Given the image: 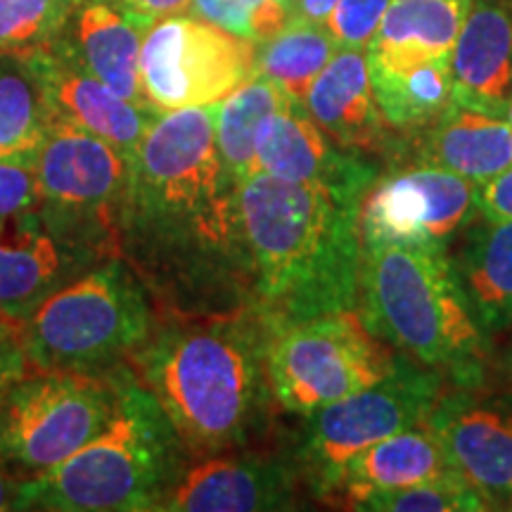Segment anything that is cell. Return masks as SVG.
I'll list each match as a JSON object with an SVG mask.
<instances>
[{"instance_id": "6da1fadb", "label": "cell", "mask_w": 512, "mask_h": 512, "mask_svg": "<svg viewBox=\"0 0 512 512\" xmlns=\"http://www.w3.org/2000/svg\"><path fill=\"white\" fill-rule=\"evenodd\" d=\"M238 188L216 147V105L164 112L131 155L119 256L162 316L254 306Z\"/></svg>"}, {"instance_id": "7a4b0ae2", "label": "cell", "mask_w": 512, "mask_h": 512, "mask_svg": "<svg viewBox=\"0 0 512 512\" xmlns=\"http://www.w3.org/2000/svg\"><path fill=\"white\" fill-rule=\"evenodd\" d=\"M266 337V320L254 306L214 316L159 313L128 358L190 460L240 451L268 432L275 399Z\"/></svg>"}, {"instance_id": "3957f363", "label": "cell", "mask_w": 512, "mask_h": 512, "mask_svg": "<svg viewBox=\"0 0 512 512\" xmlns=\"http://www.w3.org/2000/svg\"><path fill=\"white\" fill-rule=\"evenodd\" d=\"M363 197L254 171L238 188L254 309L266 323L356 309Z\"/></svg>"}, {"instance_id": "277c9868", "label": "cell", "mask_w": 512, "mask_h": 512, "mask_svg": "<svg viewBox=\"0 0 512 512\" xmlns=\"http://www.w3.org/2000/svg\"><path fill=\"white\" fill-rule=\"evenodd\" d=\"M117 408L98 437L22 482L19 510L159 512L188 451L131 366L117 370Z\"/></svg>"}, {"instance_id": "5b68a950", "label": "cell", "mask_w": 512, "mask_h": 512, "mask_svg": "<svg viewBox=\"0 0 512 512\" xmlns=\"http://www.w3.org/2000/svg\"><path fill=\"white\" fill-rule=\"evenodd\" d=\"M358 294L377 337L463 387L482 380L486 342L446 249L363 245Z\"/></svg>"}, {"instance_id": "8992f818", "label": "cell", "mask_w": 512, "mask_h": 512, "mask_svg": "<svg viewBox=\"0 0 512 512\" xmlns=\"http://www.w3.org/2000/svg\"><path fill=\"white\" fill-rule=\"evenodd\" d=\"M159 320L143 280L121 256L100 261L24 320L31 370L110 375Z\"/></svg>"}, {"instance_id": "52a82bcc", "label": "cell", "mask_w": 512, "mask_h": 512, "mask_svg": "<svg viewBox=\"0 0 512 512\" xmlns=\"http://www.w3.org/2000/svg\"><path fill=\"white\" fill-rule=\"evenodd\" d=\"M266 328L275 406L299 418L361 392L396 368V358L356 309L266 323Z\"/></svg>"}, {"instance_id": "ba28073f", "label": "cell", "mask_w": 512, "mask_h": 512, "mask_svg": "<svg viewBox=\"0 0 512 512\" xmlns=\"http://www.w3.org/2000/svg\"><path fill=\"white\" fill-rule=\"evenodd\" d=\"M117 370H29L10 384L0 396V465L29 482L98 437L117 408Z\"/></svg>"}, {"instance_id": "9c48e42d", "label": "cell", "mask_w": 512, "mask_h": 512, "mask_svg": "<svg viewBox=\"0 0 512 512\" xmlns=\"http://www.w3.org/2000/svg\"><path fill=\"white\" fill-rule=\"evenodd\" d=\"M441 396V373L399 358L384 380L306 415L294 465L311 494L328 501L342 467L356 453L422 422Z\"/></svg>"}, {"instance_id": "30bf717a", "label": "cell", "mask_w": 512, "mask_h": 512, "mask_svg": "<svg viewBox=\"0 0 512 512\" xmlns=\"http://www.w3.org/2000/svg\"><path fill=\"white\" fill-rule=\"evenodd\" d=\"M124 152L81 128L53 124L36 159L38 214L57 238L98 259L119 254Z\"/></svg>"}, {"instance_id": "8fae6325", "label": "cell", "mask_w": 512, "mask_h": 512, "mask_svg": "<svg viewBox=\"0 0 512 512\" xmlns=\"http://www.w3.org/2000/svg\"><path fill=\"white\" fill-rule=\"evenodd\" d=\"M256 43L195 15L157 19L143 36L140 76L159 112L226 100L254 74Z\"/></svg>"}, {"instance_id": "7c38bea8", "label": "cell", "mask_w": 512, "mask_h": 512, "mask_svg": "<svg viewBox=\"0 0 512 512\" xmlns=\"http://www.w3.org/2000/svg\"><path fill=\"white\" fill-rule=\"evenodd\" d=\"M477 188L430 164L375 178L358 211L363 245L446 249L475 219Z\"/></svg>"}, {"instance_id": "4fadbf2b", "label": "cell", "mask_w": 512, "mask_h": 512, "mask_svg": "<svg viewBox=\"0 0 512 512\" xmlns=\"http://www.w3.org/2000/svg\"><path fill=\"white\" fill-rule=\"evenodd\" d=\"M451 470L489 510H512V411L470 387L441 394L427 415Z\"/></svg>"}, {"instance_id": "5bb4252c", "label": "cell", "mask_w": 512, "mask_h": 512, "mask_svg": "<svg viewBox=\"0 0 512 512\" xmlns=\"http://www.w3.org/2000/svg\"><path fill=\"white\" fill-rule=\"evenodd\" d=\"M299 470L285 458L228 451L188 460L159 512H264L299 508Z\"/></svg>"}, {"instance_id": "9a60e30c", "label": "cell", "mask_w": 512, "mask_h": 512, "mask_svg": "<svg viewBox=\"0 0 512 512\" xmlns=\"http://www.w3.org/2000/svg\"><path fill=\"white\" fill-rule=\"evenodd\" d=\"M29 60L43 83L50 121L98 136L126 157L138 150L145 133L164 114L119 98L55 43L29 53Z\"/></svg>"}, {"instance_id": "2e32d148", "label": "cell", "mask_w": 512, "mask_h": 512, "mask_svg": "<svg viewBox=\"0 0 512 512\" xmlns=\"http://www.w3.org/2000/svg\"><path fill=\"white\" fill-rule=\"evenodd\" d=\"M254 171L278 181L323 185L358 197L366 195L377 178L373 166L332 143L299 102L271 114L259 128Z\"/></svg>"}, {"instance_id": "e0dca14e", "label": "cell", "mask_w": 512, "mask_h": 512, "mask_svg": "<svg viewBox=\"0 0 512 512\" xmlns=\"http://www.w3.org/2000/svg\"><path fill=\"white\" fill-rule=\"evenodd\" d=\"M100 261L105 259L57 238L38 209L5 216L0 219V311L27 320L50 294Z\"/></svg>"}, {"instance_id": "ac0fdd59", "label": "cell", "mask_w": 512, "mask_h": 512, "mask_svg": "<svg viewBox=\"0 0 512 512\" xmlns=\"http://www.w3.org/2000/svg\"><path fill=\"white\" fill-rule=\"evenodd\" d=\"M143 36L145 29H140L110 0H81L53 43L119 98L145 110H155L143 91L140 76Z\"/></svg>"}, {"instance_id": "d6986e66", "label": "cell", "mask_w": 512, "mask_h": 512, "mask_svg": "<svg viewBox=\"0 0 512 512\" xmlns=\"http://www.w3.org/2000/svg\"><path fill=\"white\" fill-rule=\"evenodd\" d=\"M304 110L342 150L380 152L387 121L373 95L366 48H339L311 83Z\"/></svg>"}, {"instance_id": "ffe728a7", "label": "cell", "mask_w": 512, "mask_h": 512, "mask_svg": "<svg viewBox=\"0 0 512 512\" xmlns=\"http://www.w3.org/2000/svg\"><path fill=\"white\" fill-rule=\"evenodd\" d=\"M453 102L503 117L512 95V15L501 3L470 8L451 50Z\"/></svg>"}, {"instance_id": "44dd1931", "label": "cell", "mask_w": 512, "mask_h": 512, "mask_svg": "<svg viewBox=\"0 0 512 512\" xmlns=\"http://www.w3.org/2000/svg\"><path fill=\"white\" fill-rule=\"evenodd\" d=\"M451 472L444 448L425 418L356 453L339 472L328 501L356 510L363 498L377 491L403 489Z\"/></svg>"}, {"instance_id": "7402d4cb", "label": "cell", "mask_w": 512, "mask_h": 512, "mask_svg": "<svg viewBox=\"0 0 512 512\" xmlns=\"http://www.w3.org/2000/svg\"><path fill=\"white\" fill-rule=\"evenodd\" d=\"M472 0H392L368 46L370 69H408L451 55Z\"/></svg>"}, {"instance_id": "603a6c76", "label": "cell", "mask_w": 512, "mask_h": 512, "mask_svg": "<svg viewBox=\"0 0 512 512\" xmlns=\"http://www.w3.org/2000/svg\"><path fill=\"white\" fill-rule=\"evenodd\" d=\"M418 164L439 166L482 185L512 166V124L453 102L420 138Z\"/></svg>"}, {"instance_id": "cb8c5ba5", "label": "cell", "mask_w": 512, "mask_h": 512, "mask_svg": "<svg viewBox=\"0 0 512 512\" xmlns=\"http://www.w3.org/2000/svg\"><path fill=\"white\" fill-rule=\"evenodd\" d=\"M456 273L482 330L512 325V221H486L470 230Z\"/></svg>"}, {"instance_id": "d4e9b609", "label": "cell", "mask_w": 512, "mask_h": 512, "mask_svg": "<svg viewBox=\"0 0 512 512\" xmlns=\"http://www.w3.org/2000/svg\"><path fill=\"white\" fill-rule=\"evenodd\" d=\"M50 126L34 62L29 55H0V159L36 169Z\"/></svg>"}, {"instance_id": "484cf974", "label": "cell", "mask_w": 512, "mask_h": 512, "mask_svg": "<svg viewBox=\"0 0 512 512\" xmlns=\"http://www.w3.org/2000/svg\"><path fill=\"white\" fill-rule=\"evenodd\" d=\"M370 83L384 121L396 131H425L453 105L451 55L408 69H370Z\"/></svg>"}, {"instance_id": "4316f807", "label": "cell", "mask_w": 512, "mask_h": 512, "mask_svg": "<svg viewBox=\"0 0 512 512\" xmlns=\"http://www.w3.org/2000/svg\"><path fill=\"white\" fill-rule=\"evenodd\" d=\"M337 50V41L325 24L292 17L273 38L256 43L254 74L271 79L287 98L302 105L311 83Z\"/></svg>"}, {"instance_id": "83f0119b", "label": "cell", "mask_w": 512, "mask_h": 512, "mask_svg": "<svg viewBox=\"0 0 512 512\" xmlns=\"http://www.w3.org/2000/svg\"><path fill=\"white\" fill-rule=\"evenodd\" d=\"M290 102L283 88L261 74H252L226 100L216 102V147L238 185L254 174L259 128Z\"/></svg>"}, {"instance_id": "f1b7e54d", "label": "cell", "mask_w": 512, "mask_h": 512, "mask_svg": "<svg viewBox=\"0 0 512 512\" xmlns=\"http://www.w3.org/2000/svg\"><path fill=\"white\" fill-rule=\"evenodd\" d=\"M81 0H0V55H29L60 36Z\"/></svg>"}, {"instance_id": "f546056e", "label": "cell", "mask_w": 512, "mask_h": 512, "mask_svg": "<svg viewBox=\"0 0 512 512\" xmlns=\"http://www.w3.org/2000/svg\"><path fill=\"white\" fill-rule=\"evenodd\" d=\"M356 510L366 512H467L489 510L482 496L472 491L456 472L427 479V482L403 486V489L377 491L363 498Z\"/></svg>"}, {"instance_id": "4dcf8cb0", "label": "cell", "mask_w": 512, "mask_h": 512, "mask_svg": "<svg viewBox=\"0 0 512 512\" xmlns=\"http://www.w3.org/2000/svg\"><path fill=\"white\" fill-rule=\"evenodd\" d=\"M188 10L190 15L252 43L273 38L294 17L285 0H192Z\"/></svg>"}, {"instance_id": "1f68e13d", "label": "cell", "mask_w": 512, "mask_h": 512, "mask_svg": "<svg viewBox=\"0 0 512 512\" xmlns=\"http://www.w3.org/2000/svg\"><path fill=\"white\" fill-rule=\"evenodd\" d=\"M392 0H337L325 27L339 48H366Z\"/></svg>"}, {"instance_id": "d6a6232c", "label": "cell", "mask_w": 512, "mask_h": 512, "mask_svg": "<svg viewBox=\"0 0 512 512\" xmlns=\"http://www.w3.org/2000/svg\"><path fill=\"white\" fill-rule=\"evenodd\" d=\"M36 169L0 159V219L38 209Z\"/></svg>"}, {"instance_id": "836d02e7", "label": "cell", "mask_w": 512, "mask_h": 512, "mask_svg": "<svg viewBox=\"0 0 512 512\" xmlns=\"http://www.w3.org/2000/svg\"><path fill=\"white\" fill-rule=\"evenodd\" d=\"M31 370L24 320L0 311V396Z\"/></svg>"}, {"instance_id": "e575fe53", "label": "cell", "mask_w": 512, "mask_h": 512, "mask_svg": "<svg viewBox=\"0 0 512 512\" xmlns=\"http://www.w3.org/2000/svg\"><path fill=\"white\" fill-rule=\"evenodd\" d=\"M477 214L484 221H512V166L479 185Z\"/></svg>"}, {"instance_id": "d590c367", "label": "cell", "mask_w": 512, "mask_h": 512, "mask_svg": "<svg viewBox=\"0 0 512 512\" xmlns=\"http://www.w3.org/2000/svg\"><path fill=\"white\" fill-rule=\"evenodd\" d=\"M110 3L147 31L157 19L181 15L190 8L192 0H110Z\"/></svg>"}, {"instance_id": "8d00e7d4", "label": "cell", "mask_w": 512, "mask_h": 512, "mask_svg": "<svg viewBox=\"0 0 512 512\" xmlns=\"http://www.w3.org/2000/svg\"><path fill=\"white\" fill-rule=\"evenodd\" d=\"M19 494H22V479L10 475L0 465V512L19 510Z\"/></svg>"}, {"instance_id": "74e56055", "label": "cell", "mask_w": 512, "mask_h": 512, "mask_svg": "<svg viewBox=\"0 0 512 512\" xmlns=\"http://www.w3.org/2000/svg\"><path fill=\"white\" fill-rule=\"evenodd\" d=\"M335 5L337 0H294V17L323 24Z\"/></svg>"}, {"instance_id": "f35d334b", "label": "cell", "mask_w": 512, "mask_h": 512, "mask_svg": "<svg viewBox=\"0 0 512 512\" xmlns=\"http://www.w3.org/2000/svg\"><path fill=\"white\" fill-rule=\"evenodd\" d=\"M505 370H508V375H510V380H512V342H510L508 356H505Z\"/></svg>"}]
</instances>
